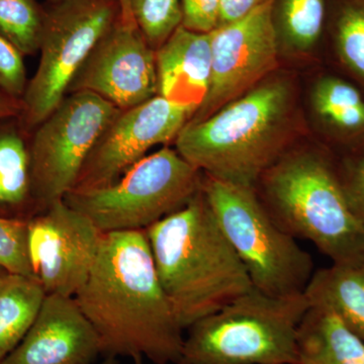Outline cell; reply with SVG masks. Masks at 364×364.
Here are the masks:
<instances>
[{"mask_svg":"<svg viewBox=\"0 0 364 364\" xmlns=\"http://www.w3.org/2000/svg\"><path fill=\"white\" fill-rule=\"evenodd\" d=\"M97 364H117V358H105L104 360L102 361V363Z\"/></svg>","mask_w":364,"mask_h":364,"instance_id":"obj_33","label":"cell"},{"mask_svg":"<svg viewBox=\"0 0 364 364\" xmlns=\"http://www.w3.org/2000/svg\"><path fill=\"white\" fill-rule=\"evenodd\" d=\"M48 1H49V2H54V1H57V0H48Z\"/></svg>","mask_w":364,"mask_h":364,"instance_id":"obj_34","label":"cell"},{"mask_svg":"<svg viewBox=\"0 0 364 364\" xmlns=\"http://www.w3.org/2000/svg\"><path fill=\"white\" fill-rule=\"evenodd\" d=\"M88 91L128 109L157 95L156 52L135 21L119 16L76 73L68 92Z\"/></svg>","mask_w":364,"mask_h":364,"instance_id":"obj_13","label":"cell"},{"mask_svg":"<svg viewBox=\"0 0 364 364\" xmlns=\"http://www.w3.org/2000/svg\"><path fill=\"white\" fill-rule=\"evenodd\" d=\"M267 0H219L220 23H234L245 18Z\"/></svg>","mask_w":364,"mask_h":364,"instance_id":"obj_29","label":"cell"},{"mask_svg":"<svg viewBox=\"0 0 364 364\" xmlns=\"http://www.w3.org/2000/svg\"><path fill=\"white\" fill-rule=\"evenodd\" d=\"M155 52L158 97L198 111L210 90V33L178 26Z\"/></svg>","mask_w":364,"mask_h":364,"instance_id":"obj_15","label":"cell"},{"mask_svg":"<svg viewBox=\"0 0 364 364\" xmlns=\"http://www.w3.org/2000/svg\"><path fill=\"white\" fill-rule=\"evenodd\" d=\"M23 126H0V217L28 221L37 214L30 148Z\"/></svg>","mask_w":364,"mask_h":364,"instance_id":"obj_19","label":"cell"},{"mask_svg":"<svg viewBox=\"0 0 364 364\" xmlns=\"http://www.w3.org/2000/svg\"><path fill=\"white\" fill-rule=\"evenodd\" d=\"M119 16L117 0H57L45 7L39 65L21 98L18 119L26 132L58 107L88 55Z\"/></svg>","mask_w":364,"mask_h":364,"instance_id":"obj_8","label":"cell"},{"mask_svg":"<svg viewBox=\"0 0 364 364\" xmlns=\"http://www.w3.org/2000/svg\"><path fill=\"white\" fill-rule=\"evenodd\" d=\"M23 112V104L18 98L11 97L0 90V121L20 119Z\"/></svg>","mask_w":364,"mask_h":364,"instance_id":"obj_30","label":"cell"},{"mask_svg":"<svg viewBox=\"0 0 364 364\" xmlns=\"http://www.w3.org/2000/svg\"><path fill=\"white\" fill-rule=\"evenodd\" d=\"M274 221L294 238L311 242L332 262L364 260V224L352 212L336 155L289 150L255 186Z\"/></svg>","mask_w":364,"mask_h":364,"instance_id":"obj_4","label":"cell"},{"mask_svg":"<svg viewBox=\"0 0 364 364\" xmlns=\"http://www.w3.org/2000/svg\"><path fill=\"white\" fill-rule=\"evenodd\" d=\"M296 364H364V342L331 311L311 306L299 328Z\"/></svg>","mask_w":364,"mask_h":364,"instance_id":"obj_18","label":"cell"},{"mask_svg":"<svg viewBox=\"0 0 364 364\" xmlns=\"http://www.w3.org/2000/svg\"><path fill=\"white\" fill-rule=\"evenodd\" d=\"M195 112L158 95L121 109L98 138L72 191L114 183L153 147L176 141Z\"/></svg>","mask_w":364,"mask_h":364,"instance_id":"obj_12","label":"cell"},{"mask_svg":"<svg viewBox=\"0 0 364 364\" xmlns=\"http://www.w3.org/2000/svg\"><path fill=\"white\" fill-rule=\"evenodd\" d=\"M340 181L353 214L364 224V150L337 157Z\"/></svg>","mask_w":364,"mask_h":364,"instance_id":"obj_26","label":"cell"},{"mask_svg":"<svg viewBox=\"0 0 364 364\" xmlns=\"http://www.w3.org/2000/svg\"><path fill=\"white\" fill-rule=\"evenodd\" d=\"M45 296L44 289L33 277L9 275L0 289V363L25 338Z\"/></svg>","mask_w":364,"mask_h":364,"instance_id":"obj_20","label":"cell"},{"mask_svg":"<svg viewBox=\"0 0 364 364\" xmlns=\"http://www.w3.org/2000/svg\"><path fill=\"white\" fill-rule=\"evenodd\" d=\"M203 173L176 149L163 147L104 188L71 191L64 200L90 218L102 233L146 231L188 205Z\"/></svg>","mask_w":364,"mask_h":364,"instance_id":"obj_7","label":"cell"},{"mask_svg":"<svg viewBox=\"0 0 364 364\" xmlns=\"http://www.w3.org/2000/svg\"><path fill=\"white\" fill-rule=\"evenodd\" d=\"M311 306L305 294L253 289L188 330L178 364H296L298 332Z\"/></svg>","mask_w":364,"mask_h":364,"instance_id":"obj_5","label":"cell"},{"mask_svg":"<svg viewBox=\"0 0 364 364\" xmlns=\"http://www.w3.org/2000/svg\"><path fill=\"white\" fill-rule=\"evenodd\" d=\"M119 111L95 93L78 91L33 129L28 148L37 214L74 188L91 150Z\"/></svg>","mask_w":364,"mask_h":364,"instance_id":"obj_9","label":"cell"},{"mask_svg":"<svg viewBox=\"0 0 364 364\" xmlns=\"http://www.w3.org/2000/svg\"><path fill=\"white\" fill-rule=\"evenodd\" d=\"M311 109L329 150L337 157L364 150V91L342 74L320 76L311 90Z\"/></svg>","mask_w":364,"mask_h":364,"instance_id":"obj_16","label":"cell"},{"mask_svg":"<svg viewBox=\"0 0 364 364\" xmlns=\"http://www.w3.org/2000/svg\"><path fill=\"white\" fill-rule=\"evenodd\" d=\"M0 267L11 274L33 277L26 254V221L0 217Z\"/></svg>","mask_w":364,"mask_h":364,"instance_id":"obj_25","label":"cell"},{"mask_svg":"<svg viewBox=\"0 0 364 364\" xmlns=\"http://www.w3.org/2000/svg\"><path fill=\"white\" fill-rule=\"evenodd\" d=\"M299 131L296 87L272 75L198 122H188L176 150L193 167L220 181L255 188Z\"/></svg>","mask_w":364,"mask_h":364,"instance_id":"obj_2","label":"cell"},{"mask_svg":"<svg viewBox=\"0 0 364 364\" xmlns=\"http://www.w3.org/2000/svg\"><path fill=\"white\" fill-rule=\"evenodd\" d=\"M9 274H11V273L4 269V267H0V289L4 287V282H6Z\"/></svg>","mask_w":364,"mask_h":364,"instance_id":"obj_32","label":"cell"},{"mask_svg":"<svg viewBox=\"0 0 364 364\" xmlns=\"http://www.w3.org/2000/svg\"><path fill=\"white\" fill-rule=\"evenodd\" d=\"M139 364H142V363H139Z\"/></svg>","mask_w":364,"mask_h":364,"instance_id":"obj_35","label":"cell"},{"mask_svg":"<svg viewBox=\"0 0 364 364\" xmlns=\"http://www.w3.org/2000/svg\"><path fill=\"white\" fill-rule=\"evenodd\" d=\"M102 232L90 218L58 200L26 221V254L47 294L74 298L97 260Z\"/></svg>","mask_w":364,"mask_h":364,"instance_id":"obj_11","label":"cell"},{"mask_svg":"<svg viewBox=\"0 0 364 364\" xmlns=\"http://www.w3.org/2000/svg\"><path fill=\"white\" fill-rule=\"evenodd\" d=\"M304 294L311 306L331 311L364 342V260L315 270Z\"/></svg>","mask_w":364,"mask_h":364,"instance_id":"obj_17","label":"cell"},{"mask_svg":"<svg viewBox=\"0 0 364 364\" xmlns=\"http://www.w3.org/2000/svg\"><path fill=\"white\" fill-rule=\"evenodd\" d=\"M145 232L158 277L182 329L253 289L202 191Z\"/></svg>","mask_w":364,"mask_h":364,"instance_id":"obj_3","label":"cell"},{"mask_svg":"<svg viewBox=\"0 0 364 364\" xmlns=\"http://www.w3.org/2000/svg\"><path fill=\"white\" fill-rule=\"evenodd\" d=\"M23 57L0 33V90L21 100L28 82Z\"/></svg>","mask_w":364,"mask_h":364,"instance_id":"obj_27","label":"cell"},{"mask_svg":"<svg viewBox=\"0 0 364 364\" xmlns=\"http://www.w3.org/2000/svg\"><path fill=\"white\" fill-rule=\"evenodd\" d=\"M45 7L37 0H0V33L23 55L39 52Z\"/></svg>","mask_w":364,"mask_h":364,"instance_id":"obj_23","label":"cell"},{"mask_svg":"<svg viewBox=\"0 0 364 364\" xmlns=\"http://www.w3.org/2000/svg\"><path fill=\"white\" fill-rule=\"evenodd\" d=\"M326 0H275L274 23L280 42L296 53L313 52L324 32Z\"/></svg>","mask_w":364,"mask_h":364,"instance_id":"obj_22","label":"cell"},{"mask_svg":"<svg viewBox=\"0 0 364 364\" xmlns=\"http://www.w3.org/2000/svg\"><path fill=\"white\" fill-rule=\"evenodd\" d=\"M95 328L72 296L47 294L25 338L0 364H97Z\"/></svg>","mask_w":364,"mask_h":364,"instance_id":"obj_14","label":"cell"},{"mask_svg":"<svg viewBox=\"0 0 364 364\" xmlns=\"http://www.w3.org/2000/svg\"><path fill=\"white\" fill-rule=\"evenodd\" d=\"M200 191L254 289L274 296L305 293L312 256L277 225L255 188L203 173Z\"/></svg>","mask_w":364,"mask_h":364,"instance_id":"obj_6","label":"cell"},{"mask_svg":"<svg viewBox=\"0 0 364 364\" xmlns=\"http://www.w3.org/2000/svg\"><path fill=\"white\" fill-rule=\"evenodd\" d=\"M132 14L156 51L182 23L181 0H132Z\"/></svg>","mask_w":364,"mask_h":364,"instance_id":"obj_24","label":"cell"},{"mask_svg":"<svg viewBox=\"0 0 364 364\" xmlns=\"http://www.w3.org/2000/svg\"><path fill=\"white\" fill-rule=\"evenodd\" d=\"M274 2L267 0L245 18L217 26L210 33V90L188 122L212 116L277 70L280 45L274 23Z\"/></svg>","mask_w":364,"mask_h":364,"instance_id":"obj_10","label":"cell"},{"mask_svg":"<svg viewBox=\"0 0 364 364\" xmlns=\"http://www.w3.org/2000/svg\"><path fill=\"white\" fill-rule=\"evenodd\" d=\"M121 9V18L124 21H135L132 14V0H117Z\"/></svg>","mask_w":364,"mask_h":364,"instance_id":"obj_31","label":"cell"},{"mask_svg":"<svg viewBox=\"0 0 364 364\" xmlns=\"http://www.w3.org/2000/svg\"><path fill=\"white\" fill-rule=\"evenodd\" d=\"M105 358L178 364L184 336L163 289L145 231L102 235L97 260L74 296Z\"/></svg>","mask_w":364,"mask_h":364,"instance_id":"obj_1","label":"cell"},{"mask_svg":"<svg viewBox=\"0 0 364 364\" xmlns=\"http://www.w3.org/2000/svg\"><path fill=\"white\" fill-rule=\"evenodd\" d=\"M181 26L208 33L220 23L219 0H181Z\"/></svg>","mask_w":364,"mask_h":364,"instance_id":"obj_28","label":"cell"},{"mask_svg":"<svg viewBox=\"0 0 364 364\" xmlns=\"http://www.w3.org/2000/svg\"><path fill=\"white\" fill-rule=\"evenodd\" d=\"M330 39L342 75L364 91V0H337Z\"/></svg>","mask_w":364,"mask_h":364,"instance_id":"obj_21","label":"cell"}]
</instances>
